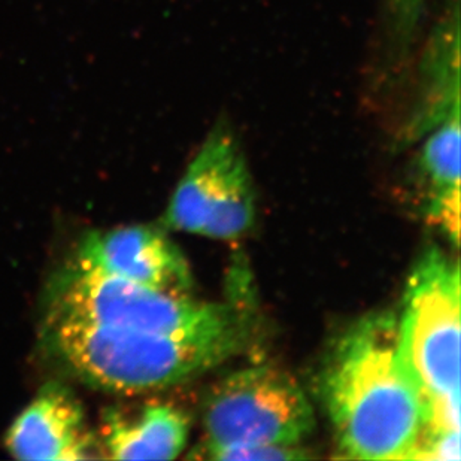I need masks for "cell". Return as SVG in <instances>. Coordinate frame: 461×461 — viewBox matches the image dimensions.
<instances>
[{
	"label": "cell",
	"mask_w": 461,
	"mask_h": 461,
	"mask_svg": "<svg viewBox=\"0 0 461 461\" xmlns=\"http://www.w3.org/2000/svg\"><path fill=\"white\" fill-rule=\"evenodd\" d=\"M70 261L161 292L188 294L193 287L185 257L158 227L140 224L92 231Z\"/></svg>",
	"instance_id": "cell-7"
},
{
	"label": "cell",
	"mask_w": 461,
	"mask_h": 461,
	"mask_svg": "<svg viewBox=\"0 0 461 461\" xmlns=\"http://www.w3.org/2000/svg\"><path fill=\"white\" fill-rule=\"evenodd\" d=\"M417 99L405 140H420L454 113H461L460 8L454 5L431 32L420 63Z\"/></svg>",
	"instance_id": "cell-9"
},
{
	"label": "cell",
	"mask_w": 461,
	"mask_h": 461,
	"mask_svg": "<svg viewBox=\"0 0 461 461\" xmlns=\"http://www.w3.org/2000/svg\"><path fill=\"white\" fill-rule=\"evenodd\" d=\"M97 449L111 460H174L183 453L190 421L183 411L149 403L138 411L109 410L102 418Z\"/></svg>",
	"instance_id": "cell-10"
},
{
	"label": "cell",
	"mask_w": 461,
	"mask_h": 461,
	"mask_svg": "<svg viewBox=\"0 0 461 461\" xmlns=\"http://www.w3.org/2000/svg\"><path fill=\"white\" fill-rule=\"evenodd\" d=\"M318 394L342 457L411 460L426 424L399 356L396 313L370 312L342 331L322 363Z\"/></svg>",
	"instance_id": "cell-1"
},
{
	"label": "cell",
	"mask_w": 461,
	"mask_h": 461,
	"mask_svg": "<svg viewBox=\"0 0 461 461\" xmlns=\"http://www.w3.org/2000/svg\"><path fill=\"white\" fill-rule=\"evenodd\" d=\"M460 431H422L411 460H460Z\"/></svg>",
	"instance_id": "cell-13"
},
{
	"label": "cell",
	"mask_w": 461,
	"mask_h": 461,
	"mask_svg": "<svg viewBox=\"0 0 461 461\" xmlns=\"http://www.w3.org/2000/svg\"><path fill=\"white\" fill-rule=\"evenodd\" d=\"M256 218V190L233 131L218 124L190 161L166 209V227L230 240L245 235Z\"/></svg>",
	"instance_id": "cell-6"
},
{
	"label": "cell",
	"mask_w": 461,
	"mask_h": 461,
	"mask_svg": "<svg viewBox=\"0 0 461 461\" xmlns=\"http://www.w3.org/2000/svg\"><path fill=\"white\" fill-rule=\"evenodd\" d=\"M461 113H454L422 136L418 167L429 187L427 213L453 240H460Z\"/></svg>",
	"instance_id": "cell-11"
},
{
	"label": "cell",
	"mask_w": 461,
	"mask_h": 461,
	"mask_svg": "<svg viewBox=\"0 0 461 461\" xmlns=\"http://www.w3.org/2000/svg\"><path fill=\"white\" fill-rule=\"evenodd\" d=\"M253 326L178 336L45 317L44 340L66 369L93 387L140 393L196 378L240 353Z\"/></svg>",
	"instance_id": "cell-2"
},
{
	"label": "cell",
	"mask_w": 461,
	"mask_h": 461,
	"mask_svg": "<svg viewBox=\"0 0 461 461\" xmlns=\"http://www.w3.org/2000/svg\"><path fill=\"white\" fill-rule=\"evenodd\" d=\"M460 266L430 247L406 284L399 356L421 402L424 431H460Z\"/></svg>",
	"instance_id": "cell-3"
},
{
	"label": "cell",
	"mask_w": 461,
	"mask_h": 461,
	"mask_svg": "<svg viewBox=\"0 0 461 461\" xmlns=\"http://www.w3.org/2000/svg\"><path fill=\"white\" fill-rule=\"evenodd\" d=\"M45 317L178 336L212 335L253 326L247 308L236 303L193 301L188 294L145 287L72 261L51 283Z\"/></svg>",
	"instance_id": "cell-4"
},
{
	"label": "cell",
	"mask_w": 461,
	"mask_h": 461,
	"mask_svg": "<svg viewBox=\"0 0 461 461\" xmlns=\"http://www.w3.org/2000/svg\"><path fill=\"white\" fill-rule=\"evenodd\" d=\"M203 448L294 447L312 433L315 418L292 375L272 366H253L213 385L203 408Z\"/></svg>",
	"instance_id": "cell-5"
},
{
	"label": "cell",
	"mask_w": 461,
	"mask_h": 461,
	"mask_svg": "<svg viewBox=\"0 0 461 461\" xmlns=\"http://www.w3.org/2000/svg\"><path fill=\"white\" fill-rule=\"evenodd\" d=\"M427 0H387L393 29L401 41H408L417 29Z\"/></svg>",
	"instance_id": "cell-14"
},
{
	"label": "cell",
	"mask_w": 461,
	"mask_h": 461,
	"mask_svg": "<svg viewBox=\"0 0 461 461\" xmlns=\"http://www.w3.org/2000/svg\"><path fill=\"white\" fill-rule=\"evenodd\" d=\"M206 458L222 461L303 460L308 454L299 445H247L230 448H202Z\"/></svg>",
	"instance_id": "cell-12"
},
{
	"label": "cell",
	"mask_w": 461,
	"mask_h": 461,
	"mask_svg": "<svg viewBox=\"0 0 461 461\" xmlns=\"http://www.w3.org/2000/svg\"><path fill=\"white\" fill-rule=\"evenodd\" d=\"M5 445L18 460L79 461L96 456L81 402L69 388L51 383L9 427Z\"/></svg>",
	"instance_id": "cell-8"
}]
</instances>
